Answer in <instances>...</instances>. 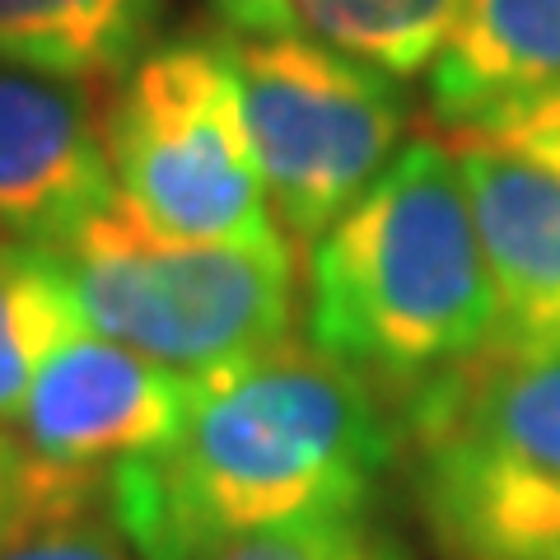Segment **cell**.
Segmentation results:
<instances>
[{"label": "cell", "mask_w": 560, "mask_h": 560, "mask_svg": "<svg viewBox=\"0 0 560 560\" xmlns=\"http://www.w3.org/2000/svg\"><path fill=\"white\" fill-rule=\"evenodd\" d=\"M397 448L378 383L290 337L197 378L183 430L117 467L103 510L140 560H206L267 528L370 510Z\"/></svg>", "instance_id": "6da1fadb"}, {"label": "cell", "mask_w": 560, "mask_h": 560, "mask_svg": "<svg viewBox=\"0 0 560 560\" xmlns=\"http://www.w3.org/2000/svg\"><path fill=\"white\" fill-rule=\"evenodd\" d=\"M495 327V285L458 154L411 140L313 238L308 346L416 397L486 355Z\"/></svg>", "instance_id": "7a4b0ae2"}, {"label": "cell", "mask_w": 560, "mask_h": 560, "mask_svg": "<svg viewBox=\"0 0 560 560\" xmlns=\"http://www.w3.org/2000/svg\"><path fill=\"white\" fill-rule=\"evenodd\" d=\"M416 504L453 560H560V350H486L407 401Z\"/></svg>", "instance_id": "3957f363"}, {"label": "cell", "mask_w": 560, "mask_h": 560, "mask_svg": "<svg viewBox=\"0 0 560 560\" xmlns=\"http://www.w3.org/2000/svg\"><path fill=\"white\" fill-rule=\"evenodd\" d=\"M90 331L206 378L290 341L294 248L271 243H168L121 201L51 248Z\"/></svg>", "instance_id": "277c9868"}, {"label": "cell", "mask_w": 560, "mask_h": 560, "mask_svg": "<svg viewBox=\"0 0 560 560\" xmlns=\"http://www.w3.org/2000/svg\"><path fill=\"white\" fill-rule=\"evenodd\" d=\"M117 201L168 243H271L238 80L224 43L145 51L108 108Z\"/></svg>", "instance_id": "5b68a950"}, {"label": "cell", "mask_w": 560, "mask_h": 560, "mask_svg": "<svg viewBox=\"0 0 560 560\" xmlns=\"http://www.w3.org/2000/svg\"><path fill=\"white\" fill-rule=\"evenodd\" d=\"M285 243H313L401 150L407 103L393 75L308 33L224 43Z\"/></svg>", "instance_id": "8992f818"}, {"label": "cell", "mask_w": 560, "mask_h": 560, "mask_svg": "<svg viewBox=\"0 0 560 560\" xmlns=\"http://www.w3.org/2000/svg\"><path fill=\"white\" fill-rule=\"evenodd\" d=\"M197 397V378L164 370L98 331H75L38 370L20 416V444L66 514H90L108 477L160 453Z\"/></svg>", "instance_id": "52a82bcc"}, {"label": "cell", "mask_w": 560, "mask_h": 560, "mask_svg": "<svg viewBox=\"0 0 560 560\" xmlns=\"http://www.w3.org/2000/svg\"><path fill=\"white\" fill-rule=\"evenodd\" d=\"M117 201L90 80L0 61V238L57 248Z\"/></svg>", "instance_id": "ba28073f"}, {"label": "cell", "mask_w": 560, "mask_h": 560, "mask_svg": "<svg viewBox=\"0 0 560 560\" xmlns=\"http://www.w3.org/2000/svg\"><path fill=\"white\" fill-rule=\"evenodd\" d=\"M453 154L500 308L490 350H560V173L477 131Z\"/></svg>", "instance_id": "9c48e42d"}, {"label": "cell", "mask_w": 560, "mask_h": 560, "mask_svg": "<svg viewBox=\"0 0 560 560\" xmlns=\"http://www.w3.org/2000/svg\"><path fill=\"white\" fill-rule=\"evenodd\" d=\"M560 90V0H467L463 24L430 66V103L453 127Z\"/></svg>", "instance_id": "30bf717a"}, {"label": "cell", "mask_w": 560, "mask_h": 560, "mask_svg": "<svg viewBox=\"0 0 560 560\" xmlns=\"http://www.w3.org/2000/svg\"><path fill=\"white\" fill-rule=\"evenodd\" d=\"M164 0H0V61L94 80L131 70Z\"/></svg>", "instance_id": "8fae6325"}, {"label": "cell", "mask_w": 560, "mask_h": 560, "mask_svg": "<svg viewBox=\"0 0 560 560\" xmlns=\"http://www.w3.org/2000/svg\"><path fill=\"white\" fill-rule=\"evenodd\" d=\"M84 331L51 248L0 238V425H20L47 355Z\"/></svg>", "instance_id": "7c38bea8"}, {"label": "cell", "mask_w": 560, "mask_h": 560, "mask_svg": "<svg viewBox=\"0 0 560 560\" xmlns=\"http://www.w3.org/2000/svg\"><path fill=\"white\" fill-rule=\"evenodd\" d=\"M467 0H294L300 28L393 80L440 61L463 24Z\"/></svg>", "instance_id": "4fadbf2b"}, {"label": "cell", "mask_w": 560, "mask_h": 560, "mask_svg": "<svg viewBox=\"0 0 560 560\" xmlns=\"http://www.w3.org/2000/svg\"><path fill=\"white\" fill-rule=\"evenodd\" d=\"M206 560H411L407 547L370 510L318 514L285 528L238 537Z\"/></svg>", "instance_id": "5bb4252c"}, {"label": "cell", "mask_w": 560, "mask_h": 560, "mask_svg": "<svg viewBox=\"0 0 560 560\" xmlns=\"http://www.w3.org/2000/svg\"><path fill=\"white\" fill-rule=\"evenodd\" d=\"M0 560H140L108 514H70L14 537Z\"/></svg>", "instance_id": "9a60e30c"}, {"label": "cell", "mask_w": 560, "mask_h": 560, "mask_svg": "<svg viewBox=\"0 0 560 560\" xmlns=\"http://www.w3.org/2000/svg\"><path fill=\"white\" fill-rule=\"evenodd\" d=\"M51 518H70V514L61 510V500L51 495L47 477L33 467L20 434H10L0 425V551H5L14 537H24Z\"/></svg>", "instance_id": "2e32d148"}, {"label": "cell", "mask_w": 560, "mask_h": 560, "mask_svg": "<svg viewBox=\"0 0 560 560\" xmlns=\"http://www.w3.org/2000/svg\"><path fill=\"white\" fill-rule=\"evenodd\" d=\"M467 131L500 140V145L537 160L541 168L560 173V90L518 103V108H504L490 121H481V127H467Z\"/></svg>", "instance_id": "e0dca14e"}, {"label": "cell", "mask_w": 560, "mask_h": 560, "mask_svg": "<svg viewBox=\"0 0 560 560\" xmlns=\"http://www.w3.org/2000/svg\"><path fill=\"white\" fill-rule=\"evenodd\" d=\"M215 10L248 38H276V33H300L294 0H215Z\"/></svg>", "instance_id": "ac0fdd59"}]
</instances>
